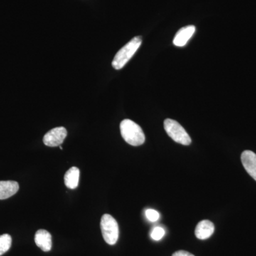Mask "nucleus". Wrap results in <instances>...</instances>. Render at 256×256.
<instances>
[{
  "label": "nucleus",
  "instance_id": "4",
  "mask_svg": "<svg viewBox=\"0 0 256 256\" xmlns=\"http://www.w3.org/2000/svg\"><path fill=\"white\" fill-rule=\"evenodd\" d=\"M165 131L174 142L183 146H190L192 142L191 138L178 122L172 119H166L164 122Z\"/></svg>",
  "mask_w": 256,
  "mask_h": 256
},
{
  "label": "nucleus",
  "instance_id": "3",
  "mask_svg": "<svg viewBox=\"0 0 256 256\" xmlns=\"http://www.w3.org/2000/svg\"><path fill=\"white\" fill-rule=\"evenodd\" d=\"M100 228L105 242L109 245H114L119 237V226L117 220L110 214H104L101 218Z\"/></svg>",
  "mask_w": 256,
  "mask_h": 256
},
{
  "label": "nucleus",
  "instance_id": "11",
  "mask_svg": "<svg viewBox=\"0 0 256 256\" xmlns=\"http://www.w3.org/2000/svg\"><path fill=\"white\" fill-rule=\"evenodd\" d=\"M80 178V170L78 168L73 166L66 172L64 176V183L67 188L74 190L78 186Z\"/></svg>",
  "mask_w": 256,
  "mask_h": 256
},
{
  "label": "nucleus",
  "instance_id": "1",
  "mask_svg": "<svg viewBox=\"0 0 256 256\" xmlns=\"http://www.w3.org/2000/svg\"><path fill=\"white\" fill-rule=\"evenodd\" d=\"M121 136L124 140L132 146H140L146 141V136L140 126L131 120L126 119L121 122Z\"/></svg>",
  "mask_w": 256,
  "mask_h": 256
},
{
  "label": "nucleus",
  "instance_id": "8",
  "mask_svg": "<svg viewBox=\"0 0 256 256\" xmlns=\"http://www.w3.org/2000/svg\"><path fill=\"white\" fill-rule=\"evenodd\" d=\"M214 225L208 220H203L197 224L195 229V235L200 240H206L213 235Z\"/></svg>",
  "mask_w": 256,
  "mask_h": 256
},
{
  "label": "nucleus",
  "instance_id": "14",
  "mask_svg": "<svg viewBox=\"0 0 256 256\" xmlns=\"http://www.w3.org/2000/svg\"><path fill=\"white\" fill-rule=\"evenodd\" d=\"M146 218L151 222H156L159 220L160 214L154 210H148L146 212Z\"/></svg>",
  "mask_w": 256,
  "mask_h": 256
},
{
  "label": "nucleus",
  "instance_id": "5",
  "mask_svg": "<svg viewBox=\"0 0 256 256\" xmlns=\"http://www.w3.org/2000/svg\"><path fill=\"white\" fill-rule=\"evenodd\" d=\"M67 130L65 128L58 127L50 130L44 136L43 142L45 146H60L66 138Z\"/></svg>",
  "mask_w": 256,
  "mask_h": 256
},
{
  "label": "nucleus",
  "instance_id": "16",
  "mask_svg": "<svg viewBox=\"0 0 256 256\" xmlns=\"http://www.w3.org/2000/svg\"><path fill=\"white\" fill-rule=\"evenodd\" d=\"M60 150H63V148L62 146H60Z\"/></svg>",
  "mask_w": 256,
  "mask_h": 256
},
{
  "label": "nucleus",
  "instance_id": "7",
  "mask_svg": "<svg viewBox=\"0 0 256 256\" xmlns=\"http://www.w3.org/2000/svg\"><path fill=\"white\" fill-rule=\"evenodd\" d=\"M195 30H196V28L192 25L180 28L175 35L174 40H173V43L175 46L180 47L185 46L188 40L193 36Z\"/></svg>",
  "mask_w": 256,
  "mask_h": 256
},
{
  "label": "nucleus",
  "instance_id": "6",
  "mask_svg": "<svg viewBox=\"0 0 256 256\" xmlns=\"http://www.w3.org/2000/svg\"><path fill=\"white\" fill-rule=\"evenodd\" d=\"M242 162L247 172L256 181V154L252 151H244L242 154Z\"/></svg>",
  "mask_w": 256,
  "mask_h": 256
},
{
  "label": "nucleus",
  "instance_id": "2",
  "mask_svg": "<svg viewBox=\"0 0 256 256\" xmlns=\"http://www.w3.org/2000/svg\"><path fill=\"white\" fill-rule=\"evenodd\" d=\"M142 44V37L136 36L124 45L116 54L112 62V67L116 70L124 68L128 62L131 60L133 55L136 53Z\"/></svg>",
  "mask_w": 256,
  "mask_h": 256
},
{
  "label": "nucleus",
  "instance_id": "12",
  "mask_svg": "<svg viewBox=\"0 0 256 256\" xmlns=\"http://www.w3.org/2000/svg\"><path fill=\"white\" fill-rule=\"evenodd\" d=\"M12 237L9 234L0 236V256L10 250L12 246Z\"/></svg>",
  "mask_w": 256,
  "mask_h": 256
},
{
  "label": "nucleus",
  "instance_id": "9",
  "mask_svg": "<svg viewBox=\"0 0 256 256\" xmlns=\"http://www.w3.org/2000/svg\"><path fill=\"white\" fill-rule=\"evenodd\" d=\"M35 242L37 246L40 248L43 252H48L52 250V235L50 232L44 229H40L35 234Z\"/></svg>",
  "mask_w": 256,
  "mask_h": 256
},
{
  "label": "nucleus",
  "instance_id": "15",
  "mask_svg": "<svg viewBox=\"0 0 256 256\" xmlns=\"http://www.w3.org/2000/svg\"><path fill=\"white\" fill-rule=\"evenodd\" d=\"M172 256H194L193 254H190L185 250H178V252H175L173 254Z\"/></svg>",
  "mask_w": 256,
  "mask_h": 256
},
{
  "label": "nucleus",
  "instance_id": "10",
  "mask_svg": "<svg viewBox=\"0 0 256 256\" xmlns=\"http://www.w3.org/2000/svg\"><path fill=\"white\" fill-rule=\"evenodd\" d=\"M20 186L16 182L0 181V200H6L14 196L18 191Z\"/></svg>",
  "mask_w": 256,
  "mask_h": 256
},
{
  "label": "nucleus",
  "instance_id": "13",
  "mask_svg": "<svg viewBox=\"0 0 256 256\" xmlns=\"http://www.w3.org/2000/svg\"><path fill=\"white\" fill-rule=\"evenodd\" d=\"M165 235L164 229L162 227L156 226L152 229L150 234L151 238L154 240H161Z\"/></svg>",
  "mask_w": 256,
  "mask_h": 256
}]
</instances>
